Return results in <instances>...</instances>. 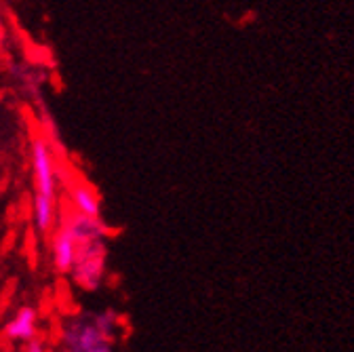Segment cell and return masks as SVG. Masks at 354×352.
Wrapping results in <instances>:
<instances>
[{
  "label": "cell",
  "mask_w": 354,
  "mask_h": 352,
  "mask_svg": "<svg viewBox=\"0 0 354 352\" xmlns=\"http://www.w3.org/2000/svg\"><path fill=\"white\" fill-rule=\"evenodd\" d=\"M24 350H28V352H42L44 350V344L38 337H30L28 344L24 346Z\"/></svg>",
  "instance_id": "obj_8"
},
{
  "label": "cell",
  "mask_w": 354,
  "mask_h": 352,
  "mask_svg": "<svg viewBox=\"0 0 354 352\" xmlns=\"http://www.w3.org/2000/svg\"><path fill=\"white\" fill-rule=\"evenodd\" d=\"M106 272V245L104 239H91L80 245L76 261L70 270L76 285H80L84 291L100 289Z\"/></svg>",
  "instance_id": "obj_1"
},
{
  "label": "cell",
  "mask_w": 354,
  "mask_h": 352,
  "mask_svg": "<svg viewBox=\"0 0 354 352\" xmlns=\"http://www.w3.org/2000/svg\"><path fill=\"white\" fill-rule=\"evenodd\" d=\"M32 173L38 194L57 196V167L55 156L47 140L36 138L32 142Z\"/></svg>",
  "instance_id": "obj_3"
},
{
  "label": "cell",
  "mask_w": 354,
  "mask_h": 352,
  "mask_svg": "<svg viewBox=\"0 0 354 352\" xmlns=\"http://www.w3.org/2000/svg\"><path fill=\"white\" fill-rule=\"evenodd\" d=\"M80 245H82L80 237L76 234V230L66 219V224L59 226V230L55 232V239H53V263L59 272L66 275L72 270Z\"/></svg>",
  "instance_id": "obj_4"
},
{
  "label": "cell",
  "mask_w": 354,
  "mask_h": 352,
  "mask_svg": "<svg viewBox=\"0 0 354 352\" xmlns=\"http://www.w3.org/2000/svg\"><path fill=\"white\" fill-rule=\"evenodd\" d=\"M34 222L40 232H51L57 224V196L34 194Z\"/></svg>",
  "instance_id": "obj_7"
},
{
  "label": "cell",
  "mask_w": 354,
  "mask_h": 352,
  "mask_svg": "<svg viewBox=\"0 0 354 352\" xmlns=\"http://www.w3.org/2000/svg\"><path fill=\"white\" fill-rule=\"evenodd\" d=\"M36 325H38L36 311L30 306H24V308H19V313L7 323L5 335L13 342H28L30 337L36 335Z\"/></svg>",
  "instance_id": "obj_5"
},
{
  "label": "cell",
  "mask_w": 354,
  "mask_h": 352,
  "mask_svg": "<svg viewBox=\"0 0 354 352\" xmlns=\"http://www.w3.org/2000/svg\"><path fill=\"white\" fill-rule=\"evenodd\" d=\"M114 337L106 333L95 321H76L66 327L64 344L72 352H108Z\"/></svg>",
  "instance_id": "obj_2"
},
{
  "label": "cell",
  "mask_w": 354,
  "mask_h": 352,
  "mask_svg": "<svg viewBox=\"0 0 354 352\" xmlns=\"http://www.w3.org/2000/svg\"><path fill=\"white\" fill-rule=\"evenodd\" d=\"M70 201L74 211L88 215V217H100V194L93 186L84 182H76L70 186Z\"/></svg>",
  "instance_id": "obj_6"
}]
</instances>
